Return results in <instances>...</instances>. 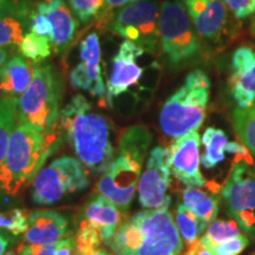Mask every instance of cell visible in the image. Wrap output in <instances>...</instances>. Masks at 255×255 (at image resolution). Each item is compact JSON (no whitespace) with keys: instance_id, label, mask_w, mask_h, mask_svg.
<instances>
[{"instance_id":"obj_1","label":"cell","mask_w":255,"mask_h":255,"mask_svg":"<svg viewBox=\"0 0 255 255\" xmlns=\"http://www.w3.org/2000/svg\"><path fill=\"white\" fill-rule=\"evenodd\" d=\"M59 123L77 159L94 175H103L115 158L111 126L87 98L76 95L60 111Z\"/></svg>"},{"instance_id":"obj_2","label":"cell","mask_w":255,"mask_h":255,"mask_svg":"<svg viewBox=\"0 0 255 255\" xmlns=\"http://www.w3.org/2000/svg\"><path fill=\"white\" fill-rule=\"evenodd\" d=\"M171 197L161 208L137 212L105 241L115 255H180L184 242L175 225Z\"/></svg>"},{"instance_id":"obj_3","label":"cell","mask_w":255,"mask_h":255,"mask_svg":"<svg viewBox=\"0 0 255 255\" xmlns=\"http://www.w3.org/2000/svg\"><path fill=\"white\" fill-rule=\"evenodd\" d=\"M60 142L58 133H43L30 124L19 122L12 131L0 171V196L15 197L43 169Z\"/></svg>"},{"instance_id":"obj_4","label":"cell","mask_w":255,"mask_h":255,"mask_svg":"<svg viewBox=\"0 0 255 255\" xmlns=\"http://www.w3.org/2000/svg\"><path fill=\"white\" fill-rule=\"evenodd\" d=\"M152 135L144 126L128 128L121 137L117 155L98 181L97 190L122 213L128 212L137 193L139 176Z\"/></svg>"},{"instance_id":"obj_5","label":"cell","mask_w":255,"mask_h":255,"mask_svg":"<svg viewBox=\"0 0 255 255\" xmlns=\"http://www.w3.org/2000/svg\"><path fill=\"white\" fill-rule=\"evenodd\" d=\"M209 98L210 79L206 72H190L183 84L162 105L158 117L162 131L176 139L199 130L205 122Z\"/></svg>"},{"instance_id":"obj_6","label":"cell","mask_w":255,"mask_h":255,"mask_svg":"<svg viewBox=\"0 0 255 255\" xmlns=\"http://www.w3.org/2000/svg\"><path fill=\"white\" fill-rule=\"evenodd\" d=\"M60 84L52 66L34 64L33 78L18 100V121L43 133L56 131L60 116Z\"/></svg>"},{"instance_id":"obj_7","label":"cell","mask_w":255,"mask_h":255,"mask_svg":"<svg viewBox=\"0 0 255 255\" xmlns=\"http://www.w3.org/2000/svg\"><path fill=\"white\" fill-rule=\"evenodd\" d=\"M195 28L180 0H164L158 14L159 46L170 65L193 58L200 51Z\"/></svg>"},{"instance_id":"obj_8","label":"cell","mask_w":255,"mask_h":255,"mask_svg":"<svg viewBox=\"0 0 255 255\" xmlns=\"http://www.w3.org/2000/svg\"><path fill=\"white\" fill-rule=\"evenodd\" d=\"M90 184L88 169L71 156L56 158L43 168L32 183L31 197L39 206H50L84 190Z\"/></svg>"},{"instance_id":"obj_9","label":"cell","mask_w":255,"mask_h":255,"mask_svg":"<svg viewBox=\"0 0 255 255\" xmlns=\"http://www.w3.org/2000/svg\"><path fill=\"white\" fill-rule=\"evenodd\" d=\"M221 194L229 216L245 234L254 235L255 167L252 158L235 159Z\"/></svg>"},{"instance_id":"obj_10","label":"cell","mask_w":255,"mask_h":255,"mask_svg":"<svg viewBox=\"0 0 255 255\" xmlns=\"http://www.w3.org/2000/svg\"><path fill=\"white\" fill-rule=\"evenodd\" d=\"M158 14L155 1L141 0L119 9L111 19L110 30L145 52L156 53L159 46Z\"/></svg>"},{"instance_id":"obj_11","label":"cell","mask_w":255,"mask_h":255,"mask_svg":"<svg viewBox=\"0 0 255 255\" xmlns=\"http://www.w3.org/2000/svg\"><path fill=\"white\" fill-rule=\"evenodd\" d=\"M170 152L163 146H155L149 151L145 167L139 176L137 194L144 209H157L169 197L167 191L171 182Z\"/></svg>"},{"instance_id":"obj_12","label":"cell","mask_w":255,"mask_h":255,"mask_svg":"<svg viewBox=\"0 0 255 255\" xmlns=\"http://www.w3.org/2000/svg\"><path fill=\"white\" fill-rule=\"evenodd\" d=\"M144 53V50L129 40H124L120 45L119 51L111 60L108 76L105 102L109 107H113L117 97L126 94L141 81L144 69L138 63V59Z\"/></svg>"},{"instance_id":"obj_13","label":"cell","mask_w":255,"mask_h":255,"mask_svg":"<svg viewBox=\"0 0 255 255\" xmlns=\"http://www.w3.org/2000/svg\"><path fill=\"white\" fill-rule=\"evenodd\" d=\"M79 57L81 62L70 75L72 87L87 91L101 101H105L107 87L101 68V44L97 33L94 32L82 40Z\"/></svg>"},{"instance_id":"obj_14","label":"cell","mask_w":255,"mask_h":255,"mask_svg":"<svg viewBox=\"0 0 255 255\" xmlns=\"http://www.w3.org/2000/svg\"><path fill=\"white\" fill-rule=\"evenodd\" d=\"M200 148L201 137L199 130H195L175 139L169 149L171 173L187 187L206 186V178L200 168Z\"/></svg>"},{"instance_id":"obj_15","label":"cell","mask_w":255,"mask_h":255,"mask_svg":"<svg viewBox=\"0 0 255 255\" xmlns=\"http://www.w3.org/2000/svg\"><path fill=\"white\" fill-rule=\"evenodd\" d=\"M188 17L203 39L218 41L227 25V8L223 0H183Z\"/></svg>"},{"instance_id":"obj_16","label":"cell","mask_w":255,"mask_h":255,"mask_svg":"<svg viewBox=\"0 0 255 255\" xmlns=\"http://www.w3.org/2000/svg\"><path fill=\"white\" fill-rule=\"evenodd\" d=\"M229 87L238 108L246 109L255 103V50L240 46L232 57Z\"/></svg>"},{"instance_id":"obj_17","label":"cell","mask_w":255,"mask_h":255,"mask_svg":"<svg viewBox=\"0 0 255 255\" xmlns=\"http://www.w3.org/2000/svg\"><path fill=\"white\" fill-rule=\"evenodd\" d=\"M36 9L45 15L52 25L50 43L55 52H65L71 45L78 26L71 8H69L64 0H43L37 5Z\"/></svg>"},{"instance_id":"obj_18","label":"cell","mask_w":255,"mask_h":255,"mask_svg":"<svg viewBox=\"0 0 255 255\" xmlns=\"http://www.w3.org/2000/svg\"><path fill=\"white\" fill-rule=\"evenodd\" d=\"M33 11L25 0H2L0 2V47L19 46Z\"/></svg>"},{"instance_id":"obj_19","label":"cell","mask_w":255,"mask_h":255,"mask_svg":"<svg viewBox=\"0 0 255 255\" xmlns=\"http://www.w3.org/2000/svg\"><path fill=\"white\" fill-rule=\"evenodd\" d=\"M68 220L53 210H36L28 214V226L25 232L27 245L56 244L68 232Z\"/></svg>"},{"instance_id":"obj_20","label":"cell","mask_w":255,"mask_h":255,"mask_svg":"<svg viewBox=\"0 0 255 255\" xmlns=\"http://www.w3.org/2000/svg\"><path fill=\"white\" fill-rule=\"evenodd\" d=\"M82 221L100 232L105 242L119 231L123 223V213L109 199L98 194L87 203Z\"/></svg>"},{"instance_id":"obj_21","label":"cell","mask_w":255,"mask_h":255,"mask_svg":"<svg viewBox=\"0 0 255 255\" xmlns=\"http://www.w3.org/2000/svg\"><path fill=\"white\" fill-rule=\"evenodd\" d=\"M34 63L24 57L14 56L0 69V92L5 97L23 95L33 78Z\"/></svg>"},{"instance_id":"obj_22","label":"cell","mask_w":255,"mask_h":255,"mask_svg":"<svg viewBox=\"0 0 255 255\" xmlns=\"http://www.w3.org/2000/svg\"><path fill=\"white\" fill-rule=\"evenodd\" d=\"M182 201L183 205L200 220L203 232L216 220L219 214V201L214 196L199 188L187 187L182 191Z\"/></svg>"},{"instance_id":"obj_23","label":"cell","mask_w":255,"mask_h":255,"mask_svg":"<svg viewBox=\"0 0 255 255\" xmlns=\"http://www.w3.org/2000/svg\"><path fill=\"white\" fill-rule=\"evenodd\" d=\"M228 138L221 129L208 128L203 132L201 144L203 145V154L201 156V163L206 169H213L225 161L226 145Z\"/></svg>"},{"instance_id":"obj_24","label":"cell","mask_w":255,"mask_h":255,"mask_svg":"<svg viewBox=\"0 0 255 255\" xmlns=\"http://www.w3.org/2000/svg\"><path fill=\"white\" fill-rule=\"evenodd\" d=\"M18 123V98H0V171L7 152L9 138Z\"/></svg>"},{"instance_id":"obj_25","label":"cell","mask_w":255,"mask_h":255,"mask_svg":"<svg viewBox=\"0 0 255 255\" xmlns=\"http://www.w3.org/2000/svg\"><path fill=\"white\" fill-rule=\"evenodd\" d=\"M232 121L239 139L252 155H255V103L246 109L233 110Z\"/></svg>"},{"instance_id":"obj_26","label":"cell","mask_w":255,"mask_h":255,"mask_svg":"<svg viewBox=\"0 0 255 255\" xmlns=\"http://www.w3.org/2000/svg\"><path fill=\"white\" fill-rule=\"evenodd\" d=\"M174 221L181 238L187 246L195 244L203 233L200 220L183 203L177 205L175 209Z\"/></svg>"},{"instance_id":"obj_27","label":"cell","mask_w":255,"mask_h":255,"mask_svg":"<svg viewBox=\"0 0 255 255\" xmlns=\"http://www.w3.org/2000/svg\"><path fill=\"white\" fill-rule=\"evenodd\" d=\"M242 234V229L234 220H215L207 227L205 234L199 240L207 248H212L215 245L240 237Z\"/></svg>"},{"instance_id":"obj_28","label":"cell","mask_w":255,"mask_h":255,"mask_svg":"<svg viewBox=\"0 0 255 255\" xmlns=\"http://www.w3.org/2000/svg\"><path fill=\"white\" fill-rule=\"evenodd\" d=\"M51 49H52V45L47 38L40 37L32 32H27L19 44V51L24 56V58L30 59L34 64L49 58Z\"/></svg>"},{"instance_id":"obj_29","label":"cell","mask_w":255,"mask_h":255,"mask_svg":"<svg viewBox=\"0 0 255 255\" xmlns=\"http://www.w3.org/2000/svg\"><path fill=\"white\" fill-rule=\"evenodd\" d=\"M28 226V215L23 209L14 208L0 213V229L8 232L13 237L25 234Z\"/></svg>"},{"instance_id":"obj_30","label":"cell","mask_w":255,"mask_h":255,"mask_svg":"<svg viewBox=\"0 0 255 255\" xmlns=\"http://www.w3.org/2000/svg\"><path fill=\"white\" fill-rule=\"evenodd\" d=\"M104 242L101 233L96 231L95 228L90 227L85 222H81V227L78 229L77 238H76V248H77L78 254H89L92 252L97 251L98 247Z\"/></svg>"},{"instance_id":"obj_31","label":"cell","mask_w":255,"mask_h":255,"mask_svg":"<svg viewBox=\"0 0 255 255\" xmlns=\"http://www.w3.org/2000/svg\"><path fill=\"white\" fill-rule=\"evenodd\" d=\"M70 8L81 23H88L97 17L105 6V0H69Z\"/></svg>"},{"instance_id":"obj_32","label":"cell","mask_w":255,"mask_h":255,"mask_svg":"<svg viewBox=\"0 0 255 255\" xmlns=\"http://www.w3.org/2000/svg\"><path fill=\"white\" fill-rule=\"evenodd\" d=\"M250 244L246 234H242L240 237L229 239V240L221 242L209 248L213 255H240L242 252L246 250Z\"/></svg>"},{"instance_id":"obj_33","label":"cell","mask_w":255,"mask_h":255,"mask_svg":"<svg viewBox=\"0 0 255 255\" xmlns=\"http://www.w3.org/2000/svg\"><path fill=\"white\" fill-rule=\"evenodd\" d=\"M30 32L40 37H45L50 40L52 37V25L45 15L34 9L31 15Z\"/></svg>"},{"instance_id":"obj_34","label":"cell","mask_w":255,"mask_h":255,"mask_svg":"<svg viewBox=\"0 0 255 255\" xmlns=\"http://www.w3.org/2000/svg\"><path fill=\"white\" fill-rule=\"evenodd\" d=\"M238 19H245L255 13V0H223Z\"/></svg>"},{"instance_id":"obj_35","label":"cell","mask_w":255,"mask_h":255,"mask_svg":"<svg viewBox=\"0 0 255 255\" xmlns=\"http://www.w3.org/2000/svg\"><path fill=\"white\" fill-rule=\"evenodd\" d=\"M58 242L51 245H26L19 251V255H57Z\"/></svg>"},{"instance_id":"obj_36","label":"cell","mask_w":255,"mask_h":255,"mask_svg":"<svg viewBox=\"0 0 255 255\" xmlns=\"http://www.w3.org/2000/svg\"><path fill=\"white\" fill-rule=\"evenodd\" d=\"M184 255H213L209 248H207L205 245H202L200 240H197L195 244L190 245L188 248L187 253Z\"/></svg>"},{"instance_id":"obj_37","label":"cell","mask_w":255,"mask_h":255,"mask_svg":"<svg viewBox=\"0 0 255 255\" xmlns=\"http://www.w3.org/2000/svg\"><path fill=\"white\" fill-rule=\"evenodd\" d=\"M137 1H141V0H105V6L108 9H117Z\"/></svg>"},{"instance_id":"obj_38","label":"cell","mask_w":255,"mask_h":255,"mask_svg":"<svg viewBox=\"0 0 255 255\" xmlns=\"http://www.w3.org/2000/svg\"><path fill=\"white\" fill-rule=\"evenodd\" d=\"M7 58H8L7 50H6L5 47H0V69H1V66L4 65L6 62H7Z\"/></svg>"},{"instance_id":"obj_39","label":"cell","mask_w":255,"mask_h":255,"mask_svg":"<svg viewBox=\"0 0 255 255\" xmlns=\"http://www.w3.org/2000/svg\"><path fill=\"white\" fill-rule=\"evenodd\" d=\"M7 246H8L7 240H6V239L2 237L1 234H0V255H4Z\"/></svg>"},{"instance_id":"obj_40","label":"cell","mask_w":255,"mask_h":255,"mask_svg":"<svg viewBox=\"0 0 255 255\" xmlns=\"http://www.w3.org/2000/svg\"><path fill=\"white\" fill-rule=\"evenodd\" d=\"M82 255H109L107 253V252H103V251H95L92 252V253H89V254H82Z\"/></svg>"},{"instance_id":"obj_41","label":"cell","mask_w":255,"mask_h":255,"mask_svg":"<svg viewBox=\"0 0 255 255\" xmlns=\"http://www.w3.org/2000/svg\"><path fill=\"white\" fill-rule=\"evenodd\" d=\"M251 32L253 34V37H255V14L253 19H252V23H251Z\"/></svg>"},{"instance_id":"obj_42","label":"cell","mask_w":255,"mask_h":255,"mask_svg":"<svg viewBox=\"0 0 255 255\" xmlns=\"http://www.w3.org/2000/svg\"><path fill=\"white\" fill-rule=\"evenodd\" d=\"M4 255H15L13 252H9V253H7V254H4Z\"/></svg>"},{"instance_id":"obj_43","label":"cell","mask_w":255,"mask_h":255,"mask_svg":"<svg viewBox=\"0 0 255 255\" xmlns=\"http://www.w3.org/2000/svg\"><path fill=\"white\" fill-rule=\"evenodd\" d=\"M252 255H255V251H254V253H253V254H252Z\"/></svg>"},{"instance_id":"obj_44","label":"cell","mask_w":255,"mask_h":255,"mask_svg":"<svg viewBox=\"0 0 255 255\" xmlns=\"http://www.w3.org/2000/svg\"><path fill=\"white\" fill-rule=\"evenodd\" d=\"M2 1V0H0V2H1Z\"/></svg>"}]
</instances>
